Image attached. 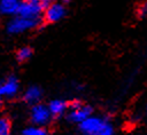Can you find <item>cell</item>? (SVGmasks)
I'll use <instances>...</instances> for the list:
<instances>
[{
    "label": "cell",
    "mask_w": 147,
    "mask_h": 135,
    "mask_svg": "<svg viewBox=\"0 0 147 135\" xmlns=\"http://www.w3.org/2000/svg\"><path fill=\"white\" fill-rule=\"evenodd\" d=\"M41 10L42 9L40 6V1H38V0L22 1V2H20L17 15L20 17L28 18V19H39Z\"/></svg>",
    "instance_id": "cell-1"
},
{
    "label": "cell",
    "mask_w": 147,
    "mask_h": 135,
    "mask_svg": "<svg viewBox=\"0 0 147 135\" xmlns=\"http://www.w3.org/2000/svg\"><path fill=\"white\" fill-rule=\"evenodd\" d=\"M40 23V19H28V18H23V17H15L13 18L8 25H7V31L9 33H21L24 32L26 30L33 29L36 26H38V24Z\"/></svg>",
    "instance_id": "cell-2"
},
{
    "label": "cell",
    "mask_w": 147,
    "mask_h": 135,
    "mask_svg": "<svg viewBox=\"0 0 147 135\" xmlns=\"http://www.w3.org/2000/svg\"><path fill=\"white\" fill-rule=\"evenodd\" d=\"M52 114L48 108L44 104H36L31 109V121L34 125L44 126L51 121Z\"/></svg>",
    "instance_id": "cell-3"
},
{
    "label": "cell",
    "mask_w": 147,
    "mask_h": 135,
    "mask_svg": "<svg viewBox=\"0 0 147 135\" xmlns=\"http://www.w3.org/2000/svg\"><path fill=\"white\" fill-rule=\"evenodd\" d=\"M107 122L105 121V119L100 118V117H88L87 119H85L84 121H82L79 124V128L84 134L87 135H96V133L106 125Z\"/></svg>",
    "instance_id": "cell-4"
},
{
    "label": "cell",
    "mask_w": 147,
    "mask_h": 135,
    "mask_svg": "<svg viewBox=\"0 0 147 135\" xmlns=\"http://www.w3.org/2000/svg\"><path fill=\"white\" fill-rule=\"evenodd\" d=\"M65 7L62 3H52L46 10H45V21L48 23H54L60 21L65 16Z\"/></svg>",
    "instance_id": "cell-5"
},
{
    "label": "cell",
    "mask_w": 147,
    "mask_h": 135,
    "mask_svg": "<svg viewBox=\"0 0 147 135\" xmlns=\"http://www.w3.org/2000/svg\"><path fill=\"white\" fill-rule=\"evenodd\" d=\"M18 90V81L15 77H9L5 82L0 84V97H10Z\"/></svg>",
    "instance_id": "cell-6"
},
{
    "label": "cell",
    "mask_w": 147,
    "mask_h": 135,
    "mask_svg": "<svg viewBox=\"0 0 147 135\" xmlns=\"http://www.w3.org/2000/svg\"><path fill=\"white\" fill-rule=\"evenodd\" d=\"M91 116H92V108L88 106V105H82L80 108H78L76 110H72L69 113L68 119L71 122H78V124H80L82 121H84L85 119H87Z\"/></svg>",
    "instance_id": "cell-7"
},
{
    "label": "cell",
    "mask_w": 147,
    "mask_h": 135,
    "mask_svg": "<svg viewBox=\"0 0 147 135\" xmlns=\"http://www.w3.org/2000/svg\"><path fill=\"white\" fill-rule=\"evenodd\" d=\"M41 95H42V92L41 89L38 87V86H31L26 89V92L24 93V96H23V100L29 103V104H33L36 105L40 98H41Z\"/></svg>",
    "instance_id": "cell-8"
},
{
    "label": "cell",
    "mask_w": 147,
    "mask_h": 135,
    "mask_svg": "<svg viewBox=\"0 0 147 135\" xmlns=\"http://www.w3.org/2000/svg\"><path fill=\"white\" fill-rule=\"evenodd\" d=\"M20 7V1L17 0H1L0 1V14L14 15L17 14Z\"/></svg>",
    "instance_id": "cell-9"
},
{
    "label": "cell",
    "mask_w": 147,
    "mask_h": 135,
    "mask_svg": "<svg viewBox=\"0 0 147 135\" xmlns=\"http://www.w3.org/2000/svg\"><path fill=\"white\" fill-rule=\"evenodd\" d=\"M47 108L52 116H60L65 111V109L68 108V104L63 100H53L49 102Z\"/></svg>",
    "instance_id": "cell-10"
},
{
    "label": "cell",
    "mask_w": 147,
    "mask_h": 135,
    "mask_svg": "<svg viewBox=\"0 0 147 135\" xmlns=\"http://www.w3.org/2000/svg\"><path fill=\"white\" fill-rule=\"evenodd\" d=\"M31 55H32V49L30 47L25 46V47H22V48L18 49V51L16 54V57L20 62H24V61L29 59L31 57Z\"/></svg>",
    "instance_id": "cell-11"
},
{
    "label": "cell",
    "mask_w": 147,
    "mask_h": 135,
    "mask_svg": "<svg viewBox=\"0 0 147 135\" xmlns=\"http://www.w3.org/2000/svg\"><path fill=\"white\" fill-rule=\"evenodd\" d=\"M0 135H11V124L7 118H0Z\"/></svg>",
    "instance_id": "cell-12"
},
{
    "label": "cell",
    "mask_w": 147,
    "mask_h": 135,
    "mask_svg": "<svg viewBox=\"0 0 147 135\" xmlns=\"http://www.w3.org/2000/svg\"><path fill=\"white\" fill-rule=\"evenodd\" d=\"M22 135H48V133L42 127H28L22 132Z\"/></svg>",
    "instance_id": "cell-13"
},
{
    "label": "cell",
    "mask_w": 147,
    "mask_h": 135,
    "mask_svg": "<svg viewBox=\"0 0 147 135\" xmlns=\"http://www.w3.org/2000/svg\"><path fill=\"white\" fill-rule=\"evenodd\" d=\"M113 134H114V129H113L111 125H109V124H106V125L96 133V135H113Z\"/></svg>",
    "instance_id": "cell-14"
},
{
    "label": "cell",
    "mask_w": 147,
    "mask_h": 135,
    "mask_svg": "<svg viewBox=\"0 0 147 135\" xmlns=\"http://www.w3.org/2000/svg\"><path fill=\"white\" fill-rule=\"evenodd\" d=\"M139 15L140 16H146L147 15V2L146 3H142L139 7Z\"/></svg>",
    "instance_id": "cell-15"
},
{
    "label": "cell",
    "mask_w": 147,
    "mask_h": 135,
    "mask_svg": "<svg viewBox=\"0 0 147 135\" xmlns=\"http://www.w3.org/2000/svg\"><path fill=\"white\" fill-rule=\"evenodd\" d=\"M83 104H82V102L80 101H72L71 103H70V108L72 109V110H76V109H78V108H80Z\"/></svg>",
    "instance_id": "cell-16"
},
{
    "label": "cell",
    "mask_w": 147,
    "mask_h": 135,
    "mask_svg": "<svg viewBox=\"0 0 147 135\" xmlns=\"http://www.w3.org/2000/svg\"><path fill=\"white\" fill-rule=\"evenodd\" d=\"M51 5H52V2H51V1H48V0H42V1H40L41 9H45V10H46Z\"/></svg>",
    "instance_id": "cell-17"
},
{
    "label": "cell",
    "mask_w": 147,
    "mask_h": 135,
    "mask_svg": "<svg viewBox=\"0 0 147 135\" xmlns=\"http://www.w3.org/2000/svg\"><path fill=\"white\" fill-rule=\"evenodd\" d=\"M84 135H87V134H84Z\"/></svg>",
    "instance_id": "cell-18"
},
{
    "label": "cell",
    "mask_w": 147,
    "mask_h": 135,
    "mask_svg": "<svg viewBox=\"0 0 147 135\" xmlns=\"http://www.w3.org/2000/svg\"><path fill=\"white\" fill-rule=\"evenodd\" d=\"M0 101H1V97H0Z\"/></svg>",
    "instance_id": "cell-19"
}]
</instances>
